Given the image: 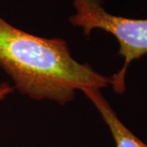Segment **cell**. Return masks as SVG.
I'll list each match as a JSON object with an SVG mask.
<instances>
[{"label":"cell","instance_id":"1","mask_svg":"<svg viewBox=\"0 0 147 147\" xmlns=\"http://www.w3.org/2000/svg\"><path fill=\"white\" fill-rule=\"evenodd\" d=\"M0 67L21 94L35 100H73L76 90L98 89L111 83L87 64L74 60L67 42L16 29L0 17Z\"/></svg>","mask_w":147,"mask_h":147},{"label":"cell","instance_id":"4","mask_svg":"<svg viewBox=\"0 0 147 147\" xmlns=\"http://www.w3.org/2000/svg\"><path fill=\"white\" fill-rule=\"evenodd\" d=\"M13 88H11L7 83H3L0 84V100H3L7 95L12 92Z\"/></svg>","mask_w":147,"mask_h":147},{"label":"cell","instance_id":"3","mask_svg":"<svg viewBox=\"0 0 147 147\" xmlns=\"http://www.w3.org/2000/svg\"><path fill=\"white\" fill-rule=\"evenodd\" d=\"M93 103L103 120L110 128L116 147H147V144L134 135L127 127L111 108L109 102L98 89L84 88L81 90Z\"/></svg>","mask_w":147,"mask_h":147},{"label":"cell","instance_id":"2","mask_svg":"<svg viewBox=\"0 0 147 147\" xmlns=\"http://www.w3.org/2000/svg\"><path fill=\"white\" fill-rule=\"evenodd\" d=\"M76 13L69 17L74 26L81 27L88 36L92 30L100 29L112 34L119 44V55L123 57L121 69L110 77V85L116 93L125 92V78L130 64L147 54V19H131L112 15L98 0H74Z\"/></svg>","mask_w":147,"mask_h":147}]
</instances>
